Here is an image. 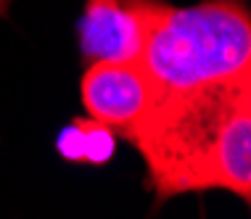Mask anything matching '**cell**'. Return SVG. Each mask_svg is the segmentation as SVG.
I'll use <instances>...</instances> for the list:
<instances>
[{"label": "cell", "instance_id": "6da1fadb", "mask_svg": "<svg viewBox=\"0 0 251 219\" xmlns=\"http://www.w3.org/2000/svg\"><path fill=\"white\" fill-rule=\"evenodd\" d=\"M127 140L146 161L156 201L227 190L251 198V72L175 95Z\"/></svg>", "mask_w": 251, "mask_h": 219}, {"label": "cell", "instance_id": "7a4b0ae2", "mask_svg": "<svg viewBox=\"0 0 251 219\" xmlns=\"http://www.w3.org/2000/svg\"><path fill=\"white\" fill-rule=\"evenodd\" d=\"M138 61L159 103L251 72V13L243 0H201L188 8L161 0Z\"/></svg>", "mask_w": 251, "mask_h": 219}, {"label": "cell", "instance_id": "3957f363", "mask_svg": "<svg viewBox=\"0 0 251 219\" xmlns=\"http://www.w3.org/2000/svg\"><path fill=\"white\" fill-rule=\"evenodd\" d=\"M82 106L90 119L130 135L156 111L159 93L140 61H96L82 74Z\"/></svg>", "mask_w": 251, "mask_h": 219}, {"label": "cell", "instance_id": "277c9868", "mask_svg": "<svg viewBox=\"0 0 251 219\" xmlns=\"http://www.w3.org/2000/svg\"><path fill=\"white\" fill-rule=\"evenodd\" d=\"M161 0H87L77 24L79 56L96 61H138Z\"/></svg>", "mask_w": 251, "mask_h": 219}, {"label": "cell", "instance_id": "5b68a950", "mask_svg": "<svg viewBox=\"0 0 251 219\" xmlns=\"http://www.w3.org/2000/svg\"><path fill=\"white\" fill-rule=\"evenodd\" d=\"M79 122V129H82V140H85V159L82 161H93V164H103L111 159L114 153V129L100 124V122L90 119V122Z\"/></svg>", "mask_w": 251, "mask_h": 219}, {"label": "cell", "instance_id": "8992f818", "mask_svg": "<svg viewBox=\"0 0 251 219\" xmlns=\"http://www.w3.org/2000/svg\"><path fill=\"white\" fill-rule=\"evenodd\" d=\"M13 0H0V16H8V5Z\"/></svg>", "mask_w": 251, "mask_h": 219}]
</instances>
